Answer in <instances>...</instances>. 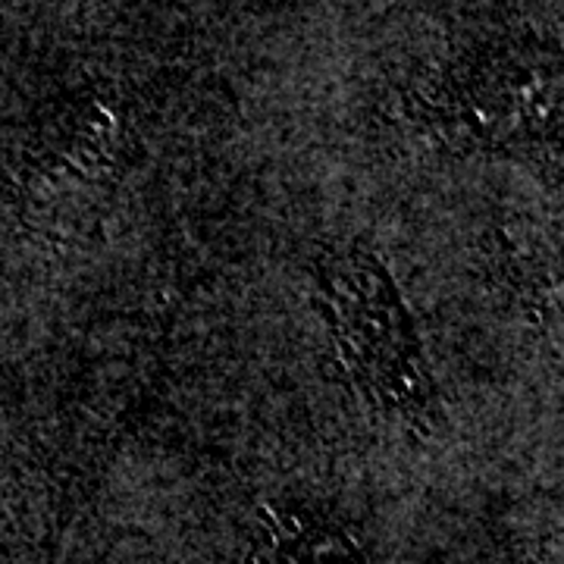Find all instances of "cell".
<instances>
[{"mask_svg": "<svg viewBox=\"0 0 564 564\" xmlns=\"http://www.w3.org/2000/svg\"><path fill=\"white\" fill-rule=\"evenodd\" d=\"M251 564H355V555L345 540L307 518H273Z\"/></svg>", "mask_w": 564, "mask_h": 564, "instance_id": "1", "label": "cell"}]
</instances>
